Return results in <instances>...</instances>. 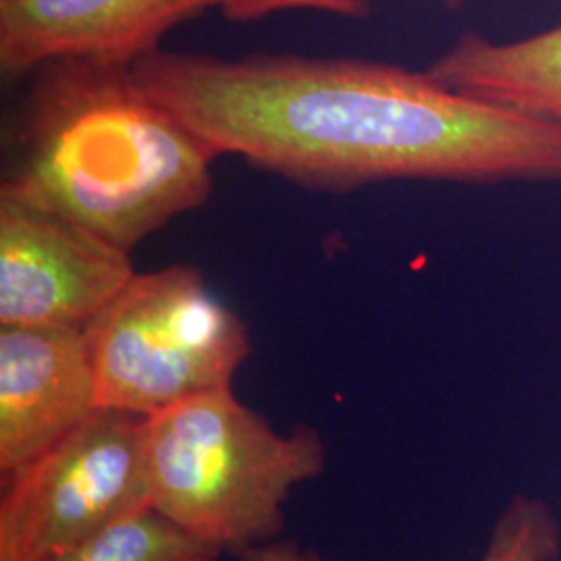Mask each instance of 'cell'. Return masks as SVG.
<instances>
[{"mask_svg": "<svg viewBox=\"0 0 561 561\" xmlns=\"http://www.w3.org/2000/svg\"><path fill=\"white\" fill-rule=\"evenodd\" d=\"M136 80L219 159L324 192L385 181H561V125L428 71L350 57L162 50Z\"/></svg>", "mask_w": 561, "mask_h": 561, "instance_id": "6da1fadb", "label": "cell"}, {"mask_svg": "<svg viewBox=\"0 0 561 561\" xmlns=\"http://www.w3.org/2000/svg\"><path fill=\"white\" fill-rule=\"evenodd\" d=\"M32 78L0 187L129 252L213 196L217 157L148 96L134 65L60 59Z\"/></svg>", "mask_w": 561, "mask_h": 561, "instance_id": "7a4b0ae2", "label": "cell"}, {"mask_svg": "<svg viewBox=\"0 0 561 561\" xmlns=\"http://www.w3.org/2000/svg\"><path fill=\"white\" fill-rule=\"evenodd\" d=\"M150 510L233 558L280 539L285 505L327 470L312 426L283 433L236 398L233 387L146 416Z\"/></svg>", "mask_w": 561, "mask_h": 561, "instance_id": "3957f363", "label": "cell"}, {"mask_svg": "<svg viewBox=\"0 0 561 561\" xmlns=\"http://www.w3.org/2000/svg\"><path fill=\"white\" fill-rule=\"evenodd\" d=\"M83 335L101 408L140 416L231 389L252 354L245 322L192 264L136 273Z\"/></svg>", "mask_w": 561, "mask_h": 561, "instance_id": "277c9868", "label": "cell"}, {"mask_svg": "<svg viewBox=\"0 0 561 561\" xmlns=\"http://www.w3.org/2000/svg\"><path fill=\"white\" fill-rule=\"evenodd\" d=\"M146 416L99 408L36 460L2 477L0 561H48L150 510Z\"/></svg>", "mask_w": 561, "mask_h": 561, "instance_id": "5b68a950", "label": "cell"}, {"mask_svg": "<svg viewBox=\"0 0 561 561\" xmlns=\"http://www.w3.org/2000/svg\"><path fill=\"white\" fill-rule=\"evenodd\" d=\"M134 275L129 250L0 187V327L83 331Z\"/></svg>", "mask_w": 561, "mask_h": 561, "instance_id": "8992f818", "label": "cell"}, {"mask_svg": "<svg viewBox=\"0 0 561 561\" xmlns=\"http://www.w3.org/2000/svg\"><path fill=\"white\" fill-rule=\"evenodd\" d=\"M227 0H0V73L34 76L60 59L136 65L169 32Z\"/></svg>", "mask_w": 561, "mask_h": 561, "instance_id": "52a82bcc", "label": "cell"}, {"mask_svg": "<svg viewBox=\"0 0 561 561\" xmlns=\"http://www.w3.org/2000/svg\"><path fill=\"white\" fill-rule=\"evenodd\" d=\"M99 408L81 329L0 327V477L36 460Z\"/></svg>", "mask_w": 561, "mask_h": 561, "instance_id": "ba28073f", "label": "cell"}, {"mask_svg": "<svg viewBox=\"0 0 561 561\" xmlns=\"http://www.w3.org/2000/svg\"><path fill=\"white\" fill-rule=\"evenodd\" d=\"M426 71L468 96L561 125V23L520 41L466 32Z\"/></svg>", "mask_w": 561, "mask_h": 561, "instance_id": "9c48e42d", "label": "cell"}, {"mask_svg": "<svg viewBox=\"0 0 561 561\" xmlns=\"http://www.w3.org/2000/svg\"><path fill=\"white\" fill-rule=\"evenodd\" d=\"M221 556L159 512L144 510L48 561H219Z\"/></svg>", "mask_w": 561, "mask_h": 561, "instance_id": "30bf717a", "label": "cell"}, {"mask_svg": "<svg viewBox=\"0 0 561 561\" xmlns=\"http://www.w3.org/2000/svg\"><path fill=\"white\" fill-rule=\"evenodd\" d=\"M561 526L547 503L516 495L500 514L481 561H556Z\"/></svg>", "mask_w": 561, "mask_h": 561, "instance_id": "8fae6325", "label": "cell"}, {"mask_svg": "<svg viewBox=\"0 0 561 561\" xmlns=\"http://www.w3.org/2000/svg\"><path fill=\"white\" fill-rule=\"evenodd\" d=\"M456 4L458 0H447ZM368 9V0H227L221 13L233 23H252L289 11H321L347 18H360Z\"/></svg>", "mask_w": 561, "mask_h": 561, "instance_id": "7c38bea8", "label": "cell"}, {"mask_svg": "<svg viewBox=\"0 0 561 561\" xmlns=\"http://www.w3.org/2000/svg\"><path fill=\"white\" fill-rule=\"evenodd\" d=\"M238 561H345L331 560L327 556L319 553L317 549L304 547L298 541H287V539H275V541L264 542L259 547H252L243 551L236 558Z\"/></svg>", "mask_w": 561, "mask_h": 561, "instance_id": "4fadbf2b", "label": "cell"}]
</instances>
